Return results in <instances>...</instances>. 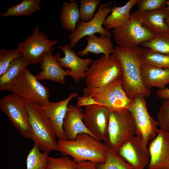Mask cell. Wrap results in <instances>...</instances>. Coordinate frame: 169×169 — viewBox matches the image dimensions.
I'll list each match as a JSON object with an SVG mask.
<instances>
[{
    "label": "cell",
    "instance_id": "cell-10",
    "mask_svg": "<svg viewBox=\"0 0 169 169\" xmlns=\"http://www.w3.org/2000/svg\"><path fill=\"white\" fill-rule=\"evenodd\" d=\"M58 42L49 39L45 32H40L38 25L34 28L31 35L18 44L17 48L30 64L35 65L41 62L44 54H52L53 47Z\"/></svg>",
    "mask_w": 169,
    "mask_h": 169
},
{
    "label": "cell",
    "instance_id": "cell-25",
    "mask_svg": "<svg viewBox=\"0 0 169 169\" xmlns=\"http://www.w3.org/2000/svg\"><path fill=\"white\" fill-rule=\"evenodd\" d=\"M78 6L79 4L75 0L64 1L59 13V19L62 27L71 33L74 31L78 22L80 20Z\"/></svg>",
    "mask_w": 169,
    "mask_h": 169
},
{
    "label": "cell",
    "instance_id": "cell-12",
    "mask_svg": "<svg viewBox=\"0 0 169 169\" xmlns=\"http://www.w3.org/2000/svg\"><path fill=\"white\" fill-rule=\"evenodd\" d=\"M9 91L39 106L49 101V89L40 83L27 67L24 70L19 82Z\"/></svg>",
    "mask_w": 169,
    "mask_h": 169
},
{
    "label": "cell",
    "instance_id": "cell-34",
    "mask_svg": "<svg viewBox=\"0 0 169 169\" xmlns=\"http://www.w3.org/2000/svg\"><path fill=\"white\" fill-rule=\"evenodd\" d=\"M160 129L169 132V99L164 100L157 114Z\"/></svg>",
    "mask_w": 169,
    "mask_h": 169
},
{
    "label": "cell",
    "instance_id": "cell-7",
    "mask_svg": "<svg viewBox=\"0 0 169 169\" xmlns=\"http://www.w3.org/2000/svg\"><path fill=\"white\" fill-rule=\"evenodd\" d=\"M27 103L24 98L13 93L1 98L0 110L7 115L23 138L30 139L31 130L28 121Z\"/></svg>",
    "mask_w": 169,
    "mask_h": 169
},
{
    "label": "cell",
    "instance_id": "cell-23",
    "mask_svg": "<svg viewBox=\"0 0 169 169\" xmlns=\"http://www.w3.org/2000/svg\"><path fill=\"white\" fill-rule=\"evenodd\" d=\"M85 38L87 45L84 49L77 52L79 56L83 57L87 55L89 53L96 54H103L108 56L115 53L110 36L100 34L98 37L94 34L87 36Z\"/></svg>",
    "mask_w": 169,
    "mask_h": 169
},
{
    "label": "cell",
    "instance_id": "cell-22",
    "mask_svg": "<svg viewBox=\"0 0 169 169\" xmlns=\"http://www.w3.org/2000/svg\"><path fill=\"white\" fill-rule=\"evenodd\" d=\"M30 64L23 56L14 59L6 72L0 76V90L9 91L20 80L23 71Z\"/></svg>",
    "mask_w": 169,
    "mask_h": 169
},
{
    "label": "cell",
    "instance_id": "cell-28",
    "mask_svg": "<svg viewBox=\"0 0 169 169\" xmlns=\"http://www.w3.org/2000/svg\"><path fill=\"white\" fill-rule=\"evenodd\" d=\"M145 48L169 54V30L155 34L151 40L141 44Z\"/></svg>",
    "mask_w": 169,
    "mask_h": 169
},
{
    "label": "cell",
    "instance_id": "cell-31",
    "mask_svg": "<svg viewBox=\"0 0 169 169\" xmlns=\"http://www.w3.org/2000/svg\"><path fill=\"white\" fill-rule=\"evenodd\" d=\"M100 2V0H80L79 8L80 20L84 22H88L92 19Z\"/></svg>",
    "mask_w": 169,
    "mask_h": 169
},
{
    "label": "cell",
    "instance_id": "cell-13",
    "mask_svg": "<svg viewBox=\"0 0 169 169\" xmlns=\"http://www.w3.org/2000/svg\"><path fill=\"white\" fill-rule=\"evenodd\" d=\"M116 153L134 169H144L150 160L148 148L136 136L124 142Z\"/></svg>",
    "mask_w": 169,
    "mask_h": 169
},
{
    "label": "cell",
    "instance_id": "cell-24",
    "mask_svg": "<svg viewBox=\"0 0 169 169\" xmlns=\"http://www.w3.org/2000/svg\"><path fill=\"white\" fill-rule=\"evenodd\" d=\"M137 0H130L122 6L115 5L112 8L110 14L105 18L103 25L109 30L120 27L126 24L131 19L130 11Z\"/></svg>",
    "mask_w": 169,
    "mask_h": 169
},
{
    "label": "cell",
    "instance_id": "cell-14",
    "mask_svg": "<svg viewBox=\"0 0 169 169\" xmlns=\"http://www.w3.org/2000/svg\"><path fill=\"white\" fill-rule=\"evenodd\" d=\"M84 107L83 121L85 126L95 139L104 141L107 136L109 110L98 104Z\"/></svg>",
    "mask_w": 169,
    "mask_h": 169
},
{
    "label": "cell",
    "instance_id": "cell-18",
    "mask_svg": "<svg viewBox=\"0 0 169 169\" xmlns=\"http://www.w3.org/2000/svg\"><path fill=\"white\" fill-rule=\"evenodd\" d=\"M139 20L142 25L155 34L168 30L164 19L169 17V7L165 5L158 9L141 12L137 10L131 15Z\"/></svg>",
    "mask_w": 169,
    "mask_h": 169
},
{
    "label": "cell",
    "instance_id": "cell-2",
    "mask_svg": "<svg viewBox=\"0 0 169 169\" xmlns=\"http://www.w3.org/2000/svg\"><path fill=\"white\" fill-rule=\"evenodd\" d=\"M59 151L70 156L76 163L90 161L102 163L105 160L108 148L105 144L86 133L77 135L74 140L57 141Z\"/></svg>",
    "mask_w": 169,
    "mask_h": 169
},
{
    "label": "cell",
    "instance_id": "cell-33",
    "mask_svg": "<svg viewBox=\"0 0 169 169\" xmlns=\"http://www.w3.org/2000/svg\"><path fill=\"white\" fill-rule=\"evenodd\" d=\"M77 163L68 156L59 158L49 156L45 169H76Z\"/></svg>",
    "mask_w": 169,
    "mask_h": 169
},
{
    "label": "cell",
    "instance_id": "cell-5",
    "mask_svg": "<svg viewBox=\"0 0 169 169\" xmlns=\"http://www.w3.org/2000/svg\"><path fill=\"white\" fill-rule=\"evenodd\" d=\"M136 133V125L129 110L110 112L107 134L104 141L107 148L116 153L121 146Z\"/></svg>",
    "mask_w": 169,
    "mask_h": 169
},
{
    "label": "cell",
    "instance_id": "cell-29",
    "mask_svg": "<svg viewBox=\"0 0 169 169\" xmlns=\"http://www.w3.org/2000/svg\"><path fill=\"white\" fill-rule=\"evenodd\" d=\"M40 150L37 145L34 144L27 157V169H45L48 153L41 152Z\"/></svg>",
    "mask_w": 169,
    "mask_h": 169
},
{
    "label": "cell",
    "instance_id": "cell-11",
    "mask_svg": "<svg viewBox=\"0 0 169 169\" xmlns=\"http://www.w3.org/2000/svg\"><path fill=\"white\" fill-rule=\"evenodd\" d=\"M111 2L100 4L97 13L92 19L88 22L80 20L79 21L76 29L69 37L70 40L69 45L71 48L85 36L94 35L96 33L107 36H111L109 30L103 28L102 25L107 16L111 12Z\"/></svg>",
    "mask_w": 169,
    "mask_h": 169
},
{
    "label": "cell",
    "instance_id": "cell-27",
    "mask_svg": "<svg viewBox=\"0 0 169 169\" xmlns=\"http://www.w3.org/2000/svg\"><path fill=\"white\" fill-rule=\"evenodd\" d=\"M141 58L143 64L169 69V54L144 48L142 49Z\"/></svg>",
    "mask_w": 169,
    "mask_h": 169
},
{
    "label": "cell",
    "instance_id": "cell-36",
    "mask_svg": "<svg viewBox=\"0 0 169 169\" xmlns=\"http://www.w3.org/2000/svg\"><path fill=\"white\" fill-rule=\"evenodd\" d=\"M97 163L90 161H84L77 163L76 169H97Z\"/></svg>",
    "mask_w": 169,
    "mask_h": 169
},
{
    "label": "cell",
    "instance_id": "cell-37",
    "mask_svg": "<svg viewBox=\"0 0 169 169\" xmlns=\"http://www.w3.org/2000/svg\"><path fill=\"white\" fill-rule=\"evenodd\" d=\"M156 95L159 98L163 100L169 99V89L165 88L159 89L156 91Z\"/></svg>",
    "mask_w": 169,
    "mask_h": 169
},
{
    "label": "cell",
    "instance_id": "cell-39",
    "mask_svg": "<svg viewBox=\"0 0 169 169\" xmlns=\"http://www.w3.org/2000/svg\"><path fill=\"white\" fill-rule=\"evenodd\" d=\"M165 4L166 6L169 7V0H166Z\"/></svg>",
    "mask_w": 169,
    "mask_h": 169
},
{
    "label": "cell",
    "instance_id": "cell-26",
    "mask_svg": "<svg viewBox=\"0 0 169 169\" xmlns=\"http://www.w3.org/2000/svg\"><path fill=\"white\" fill-rule=\"evenodd\" d=\"M41 1V0H22L17 5L7 8L6 12L1 13V17L31 16L40 9Z\"/></svg>",
    "mask_w": 169,
    "mask_h": 169
},
{
    "label": "cell",
    "instance_id": "cell-20",
    "mask_svg": "<svg viewBox=\"0 0 169 169\" xmlns=\"http://www.w3.org/2000/svg\"><path fill=\"white\" fill-rule=\"evenodd\" d=\"M40 63L41 71L35 75L39 81L49 80L64 84L65 77L69 75V73L60 66L52 54H44Z\"/></svg>",
    "mask_w": 169,
    "mask_h": 169
},
{
    "label": "cell",
    "instance_id": "cell-9",
    "mask_svg": "<svg viewBox=\"0 0 169 169\" xmlns=\"http://www.w3.org/2000/svg\"><path fill=\"white\" fill-rule=\"evenodd\" d=\"M112 33L116 44L128 49H135L153 38L155 35L144 27L139 20L131 16L128 22L120 27L113 29Z\"/></svg>",
    "mask_w": 169,
    "mask_h": 169
},
{
    "label": "cell",
    "instance_id": "cell-1",
    "mask_svg": "<svg viewBox=\"0 0 169 169\" xmlns=\"http://www.w3.org/2000/svg\"><path fill=\"white\" fill-rule=\"evenodd\" d=\"M114 49L113 54L119 60L122 69V85L127 96L132 100L138 94L149 97L151 91L144 86L141 76L142 48L138 46L128 49L117 46Z\"/></svg>",
    "mask_w": 169,
    "mask_h": 169
},
{
    "label": "cell",
    "instance_id": "cell-19",
    "mask_svg": "<svg viewBox=\"0 0 169 169\" xmlns=\"http://www.w3.org/2000/svg\"><path fill=\"white\" fill-rule=\"evenodd\" d=\"M83 117V112L81 107L72 105H68L63 125L64 132L67 140H74L76 135L81 133L88 134L94 137L85 126Z\"/></svg>",
    "mask_w": 169,
    "mask_h": 169
},
{
    "label": "cell",
    "instance_id": "cell-21",
    "mask_svg": "<svg viewBox=\"0 0 169 169\" xmlns=\"http://www.w3.org/2000/svg\"><path fill=\"white\" fill-rule=\"evenodd\" d=\"M141 73L144 85L149 90L153 87L160 89L166 88L169 83V69L156 67L143 64Z\"/></svg>",
    "mask_w": 169,
    "mask_h": 169
},
{
    "label": "cell",
    "instance_id": "cell-30",
    "mask_svg": "<svg viewBox=\"0 0 169 169\" xmlns=\"http://www.w3.org/2000/svg\"><path fill=\"white\" fill-rule=\"evenodd\" d=\"M97 169H134L115 152L108 148L106 159L102 163H97Z\"/></svg>",
    "mask_w": 169,
    "mask_h": 169
},
{
    "label": "cell",
    "instance_id": "cell-35",
    "mask_svg": "<svg viewBox=\"0 0 169 169\" xmlns=\"http://www.w3.org/2000/svg\"><path fill=\"white\" fill-rule=\"evenodd\" d=\"M165 0H137V9L143 12L155 10L165 5Z\"/></svg>",
    "mask_w": 169,
    "mask_h": 169
},
{
    "label": "cell",
    "instance_id": "cell-16",
    "mask_svg": "<svg viewBox=\"0 0 169 169\" xmlns=\"http://www.w3.org/2000/svg\"><path fill=\"white\" fill-rule=\"evenodd\" d=\"M148 149L150 160L148 169H169V132L158 129Z\"/></svg>",
    "mask_w": 169,
    "mask_h": 169
},
{
    "label": "cell",
    "instance_id": "cell-3",
    "mask_svg": "<svg viewBox=\"0 0 169 169\" xmlns=\"http://www.w3.org/2000/svg\"><path fill=\"white\" fill-rule=\"evenodd\" d=\"M30 139L44 152L59 151L56 137L50 119L37 104L27 100Z\"/></svg>",
    "mask_w": 169,
    "mask_h": 169
},
{
    "label": "cell",
    "instance_id": "cell-17",
    "mask_svg": "<svg viewBox=\"0 0 169 169\" xmlns=\"http://www.w3.org/2000/svg\"><path fill=\"white\" fill-rule=\"evenodd\" d=\"M78 96V93L71 92L65 100L56 102L49 101L46 104L39 106L50 119L56 137L59 140H67L64 132L63 125L68 110L69 103L72 98Z\"/></svg>",
    "mask_w": 169,
    "mask_h": 169
},
{
    "label": "cell",
    "instance_id": "cell-32",
    "mask_svg": "<svg viewBox=\"0 0 169 169\" xmlns=\"http://www.w3.org/2000/svg\"><path fill=\"white\" fill-rule=\"evenodd\" d=\"M22 56L18 48L7 50L4 48L0 50V76L7 71L11 62L15 59Z\"/></svg>",
    "mask_w": 169,
    "mask_h": 169
},
{
    "label": "cell",
    "instance_id": "cell-15",
    "mask_svg": "<svg viewBox=\"0 0 169 169\" xmlns=\"http://www.w3.org/2000/svg\"><path fill=\"white\" fill-rule=\"evenodd\" d=\"M64 54V57H60L59 53L55 54L54 57L62 68L65 69L74 80L78 83L82 78H86V72L93 60L91 58L82 59L79 57L68 44L57 47Z\"/></svg>",
    "mask_w": 169,
    "mask_h": 169
},
{
    "label": "cell",
    "instance_id": "cell-6",
    "mask_svg": "<svg viewBox=\"0 0 169 169\" xmlns=\"http://www.w3.org/2000/svg\"><path fill=\"white\" fill-rule=\"evenodd\" d=\"M83 91L84 95L91 98L93 104L104 107L110 112L128 110L133 101L126 94L121 79L101 89L90 90L85 88Z\"/></svg>",
    "mask_w": 169,
    "mask_h": 169
},
{
    "label": "cell",
    "instance_id": "cell-8",
    "mask_svg": "<svg viewBox=\"0 0 169 169\" xmlns=\"http://www.w3.org/2000/svg\"><path fill=\"white\" fill-rule=\"evenodd\" d=\"M145 97L138 94L133 99L128 110L133 118L136 128V136L147 146L148 142L156 136L158 125L157 121L149 114L146 107Z\"/></svg>",
    "mask_w": 169,
    "mask_h": 169
},
{
    "label": "cell",
    "instance_id": "cell-4",
    "mask_svg": "<svg viewBox=\"0 0 169 169\" xmlns=\"http://www.w3.org/2000/svg\"><path fill=\"white\" fill-rule=\"evenodd\" d=\"M122 73L120 64L113 54L103 55L93 61L86 72L85 89L93 90L104 88L121 79Z\"/></svg>",
    "mask_w": 169,
    "mask_h": 169
},
{
    "label": "cell",
    "instance_id": "cell-38",
    "mask_svg": "<svg viewBox=\"0 0 169 169\" xmlns=\"http://www.w3.org/2000/svg\"><path fill=\"white\" fill-rule=\"evenodd\" d=\"M164 21L169 28V17L165 18L164 19Z\"/></svg>",
    "mask_w": 169,
    "mask_h": 169
}]
</instances>
